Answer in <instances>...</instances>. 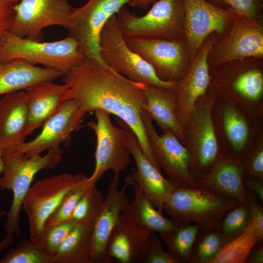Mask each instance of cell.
<instances>
[{
	"label": "cell",
	"instance_id": "cell-1",
	"mask_svg": "<svg viewBox=\"0 0 263 263\" xmlns=\"http://www.w3.org/2000/svg\"><path fill=\"white\" fill-rule=\"evenodd\" d=\"M71 98L86 113L102 109L118 117L136 134L142 151L150 163L160 168L150 148L141 112L145 97L139 83L85 59L63 75Z\"/></svg>",
	"mask_w": 263,
	"mask_h": 263
},
{
	"label": "cell",
	"instance_id": "cell-2",
	"mask_svg": "<svg viewBox=\"0 0 263 263\" xmlns=\"http://www.w3.org/2000/svg\"><path fill=\"white\" fill-rule=\"evenodd\" d=\"M240 203L201 187L176 188L165 203V212L177 227L195 224L199 229H217L223 218Z\"/></svg>",
	"mask_w": 263,
	"mask_h": 263
},
{
	"label": "cell",
	"instance_id": "cell-3",
	"mask_svg": "<svg viewBox=\"0 0 263 263\" xmlns=\"http://www.w3.org/2000/svg\"><path fill=\"white\" fill-rule=\"evenodd\" d=\"M59 147L51 149L44 155L27 156L18 152L3 156V169L0 177V190L13 192L11 206L6 212L4 225L6 233L19 235L20 214L23 201L31 186L35 175L43 169L54 168L62 159Z\"/></svg>",
	"mask_w": 263,
	"mask_h": 263
},
{
	"label": "cell",
	"instance_id": "cell-4",
	"mask_svg": "<svg viewBox=\"0 0 263 263\" xmlns=\"http://www.w3.org/2000/svg\"><path fill=\"white\" fill-rule=\"evenodd\" d=\"M20 59L63 75L85 60L76 40L71 36L57 41L42 42L7 33L0 43V63Z\"/></svg>",
	"mask_w": 263,
	"mask_h": 263
},
{
	"label": "cell",
	"instance_id": "cell-5",
	"mask_svg": "<svg viewBox=\"0 0 263 263\" xmlns=\"http://www.w3.org/2000/svg\"><path fill=\"white\" fill-rule=\"evenodd\" d=\"M99 45L101 58L114 72L135 83L174 90L176 81L161 79L152 66L128 47L118 26L116 15L111 17L102 28Z\"/></svg>",
	"mask_w": 263,
	"mask_h": 263
},
{
	"label": "cell",
	"instance_id": "cell-6",
	"mask_svg": "<svg viewBox=\"0 0 263 263\" xmlns=\"http://www.w3.org/2000/svg\"><path fill=\"white\" fill-rule=\"evenodd\" d=\"M216 96V92L209 87L198 100L184 128L185 146L189 154V171L195 180L211 169L220 154L212 117Z\"/></svg>",
	"mask_w": 263,
	"mask_h": 263
},
{
	"label": "cell",
	"instance_id": "cell-7",
	"mask_svg": "<svg viewBox=\"0 0 263 263\" xmlns=\"http://www.w3.org/2000/svg\"><path fill=\"white\" fill-rule=\"evenodd\" d=\"M183 0H158L144 15L138 17L121 8L116 14L118 26L125 38L185 37Z\"/></svg>",
	"mask_w": 263,
	"mask_h": 263
},
{
	"label": "cell",
	"instance_id": "cell-8",
	"mask_svg": "<svg viewBox=\"0 0 263 263\" xmlns=\"http://www.w3.org/2000/svg\"><path fill=\"white\" fill-rule=\"evenodd\" d=\"M129 4V0H88L83 5L73 8L67 29L78 42L85 59L112 70L100 55L99 38L109 19Z\"/></svg>",
	"mask_w": 263,
	"mask_h": 263
},
{
	"label": "cell",
	"instance_id": "cell-9",
	"mask_svg": "<svg viewBox=\"0 0 263 263\" xmlns=\"http://www.w3.org/2000/svg\"><path fill=\"white\" fill-rule=\"evenodd\" d=\"M94 112L96 121L87 123L96 137L95 167L88 177L90 184H96L109 170L113 171V178L119 179L121 173L130 164L131 155L124 129L113 124L111 114L107 111L97 109Z\"/></svg>",
	"mask_w": 263,
	"mask_h": 263
},
{
	"label": "cell",
	"instance_id": "cell-10",
	"mask_svg": "<svg viewBox=\"0 0 263 263\" xmlns=\"http://www.w3.org/2000/svg\"><path fill=\"white\" fill-rule=\"evenodd\" d=\"M262 21L249 20L236 15L230 28L216 41L209 53L210 70L234 60L263 58Z\"/></svg>",
	"mask_w": 263,
	"mask_h": 263
},
{
	"label": "cell",
	"instance_id": "cell-11",
	"mask_svg": "<svg viewBox=\"0 0 263 263\" xmlns=\"http://www.w3.org/2000/svg\"><path fill=\"white\" fill-rule=\"evenodd\" d=\"M125 40L130 49L152 66L163 80L178 81L188 69L190 60L184 38L144 37Z\"/></svg>",
	"mask_w": 263,
	"mask_h": 263
},
{
	"label": "cell",
	"instance_id": "cell-12",
	"mask_svg": "<svg viewBox=\"0 0 263 263\" xmlns=\"http://www.w3.org/2000/svg\"><path fill=\"white\" fill-rule=\"evenodd\" d=\"M142 119L153 155L160 169L176 188H197L199 186L189 171V154L186 147L171 131L159 135L152 120L143 109Z\"/></svg>",
	"mask_w": 263,
	"mask_h": 263
},
{
	"label": "cell",
	"instance_id": "cell-13",
	"mask_svg": "<svg viewBox=\"0 0 263 263\" xmlns=\"http://www.w3.org/2000/svg\"><path fill=\"white\" fill-rule=\"evenodd\" d=\"M75 183L74 176L64 173L46 177L31 186L22 205L28 221L29 239L38 240L47 219Z\"/></svg>",
	"mask_w": 263,
	"mask_h": 263
},
{
	"label": "cell",
	"instance_id": "cell-14",
	"mask_svg": "<svg viewBox=\"0 0 263 263\" xmlns=\"http://www.w3.org/2000/svg\"><path fill=\"white\" fill-rule=\"evenodd\" d=\"M72 9L68 0H20L15 7L10 32L41 41L42 30L47 27L59 25L67 29Z\"/></svg>",
	"mask_w": 263,
	"mask_h": 263
},
{
	"label": "cell",
	"instance_id": "cell-15",
	"mask_svg": "<svg viewBox=\"0 0 263 263\" xmlns=\"http://www.w3.org/2000/svg\"><path fill=\"white\" fill-rule=\"evenodd\" d=\"M185 39L190 61L206 38L215 33L222 36L230 28L236 14L230 8L205 0H183Z\"/></svg>",
	"mask_w": 263,
	"mask_h": 263
},
{
	"label": "cell",
	"instance_id": "cell-16",
	"mask_svg": "<svg viewBox=\"0 0 263 263\" xmlns=\"http://www.w3.org/2000/svg\"><path fill=\"white\" fill-rule=\"evenodd\" d=\"M263 58H249L226 63L216 69L210 86L216 92L250 102L263 94Z\"/></svg>",
	"mask_w": 263,
	"mask_h": 263
},
{
	"label": "cell",
	"instance_id": "cell-17",
	"mask_svg": "<svg viewBox=\"0 0 263 263\" xmlns=\"http://www.w3.org/2000/svg\"><path fill=\"white\" fill-rule=\"evenodd\" d=\"M218 37L213 33L206 38L190 61L184 75L176 81L173 91L176 97V114L184 129L192 116L198 100L209 88L211 75L208 56Z\"/></svg>",
	"mask_w": 263,
	"mask_h": 263
},
{
	"label": "cell",
	"instance_id": "cell-18",
	"mask_svg": "<svg viewBox=\"0 0 263 263\" xmlns=\"http://www.w3.org/2000/svg\"><path fill=\"white\" fill-rule=\"evenodd\" d=\"M86 113L74 99L66 101L43 125L40 132L25 142L16 151L27 156L41 153L70 140L71 134L81 128Z\"/></svg>",
	"mask_w": 263,
	"mask_h": 263
},
{
	"label": "cell",
	"instance_id": "cell-19",
	"mask_svg": "<svg viewBox=\"0 0 263 263\" xmlns=\"http://www.w3.org/2000/svg\"><path fill=\"white\" fill-rule=\"evenodd\" d=\"M116 123L125 131L129 150L136 165V169L130 177L139 186L156 209L163 214L165 203L176 187L147 159L132 130L119 119Z\"/></svg>",
	"mask_w": 263,
	"mask_h": 263
},
{
	"label": "cell",
	"instance_id": "cell-20",
	"mask_svg": "<svg viewBox=\"0 0 263 263\" xmlns=\"http://www.w3.org/2000/svg\"><path fill=\"white\" fill-rule=\"evenodd\" d=\"M118 180L113 177L111 180L107 194L94 221L89 245L92 263H106L108 240L122 211L129 204L126 195L129 181L126 178L125 184L119 189Z\"/></svg>",
	"mask_w": 263,
	"mask_h": 263
},
{
	"label": "cell",
	"instance_id": "cell-21",
	"mask_svg": "<svg viewBox=\"0 0 263 263\" xmlns=\"http://www.w3.org/2000/svg\"><path fill=\"white\" fill-rule=\"evenodd\" d=\"M28 121L24 90L4 94L0 98V148L3 156L16 152L25 143Z\"/></svg>",
	"mask_w": 263,
	"mask_h": 263
},
{
	"label": "cell",
	"instance_id": "cell-22",
	"mask_svg": "<svg viewBox=\"0 0 263 263\" xmlns=\"http://www.w3.org/2000/svg\"><path fill=\"white\" fill-rule=\"evenodd\" d=\"M244 177L243 163L220 153L211 169L196 180L202 188L248 204V192L244 186Z\"/></svg>",
	"mask_w": 263,
	"mask_h": 263
},
{
	"label": "cell",
	"instance_id": "cell-23",
	"mask_svg": "<svg viewBox=\"0 0 263 263\" xmlns=\"http://www.w3.org/2000/svg\"><path fill=\"white\" fill-rule=\"evenodd\" d=\"M24 91L28 99L29 113L27 135L42 127L66 101L71 99V90L65 83L44 81Z\"/></svg>",
	"mask_w": 263,
	"mask_h": 263
},
{
	"label": "cell",
	"instance_id": "cell-24",
	"mask_svg": "<svg viewBox=\"0 0 263 263\" xmlns=\"http://www.w3.org/2000/svg\"><path fill=\"white\" fill-rule=\"evenodd\" d=\"M150 235L121 213L106 244V263L112 259L121 263H140Z\"/></svg>",
	"mask_w": 263,
	"mask_h": 263
},
{
	"label": "cell",
	"instance_id": "cell-25",
	"mask_svg": "<svg viewBox=\"0 0 263 263\" xmlns=\"http://www.w3.org/2000/svg\"><path fill=\"white\" fill-rule=\"evenodd\" d=\"M145 102L143 109L163 132L169 130L186 145L184 129L179 122L176 111V97L173 91L165 88L139 83Z\"/></svg>",
	"mask_w": 263,
	"mask_h": 263
},
{
	"label": "cell",
	"instance_id": "cell-26",
	"mask_svg": "<svg viewBox=\"0 0 263 263\" xmlns=\"http://www.w3.org/2000/svg\"><path fill=\"white\" fill-rule=\"evenodd\" d=\"M63 75L55 70L36 66L20 59L0 63V95L54 80Z\"/></svg>",
	"mask_w": 263,
	"mask_h": 263
},
{
	"label": "cell",
	"instance_id": "cell-27",
	"mask_svg": "<svg viewBox=\"0 0 263 263\" xmlns=\"http://www.w3.org/2000/svg\"><path fill=\"white\" fill-rule=\"evenodd\" d=\"M127 178L133 189L134 198L122 213L137 227L149 234L153 232L160 233L176 228L170 219L164 217L156 209L135 181L129 175Z\"/></svg>",
	"mask_w": 263,
	"mask_h": 263
},
{
	"label": "cell",
	"instance_id": "cell-28",
	"mask_svg": "<svg viewBox=\"0 0 263 263\" xmlns=\"http://www.w3.org/2000/svg\"><path fill=\"white\" fill-rule=\"evenodd\" d=\"M93 222L76 224L54 256V263H92L89 245Z\"/></svg>",
	"mask_w": 263,
	"mask_h": 263
},
{
	"label": "cell",
	"instance_id": "cell-29",
	"mask_svg": "<svg viewBox=\"0 0 263 263\" xmlns=\"http://www.w3.org/2000/svg\"><path fill=\"white\" fill-rule=\"evenodd\" d=\"M258 242L251 218L245 230L225 244L209 263H245L250 250Z\"/></svg>",
	"mask_w": 263,
	"mask_h": 263
},
{
	"label": "cell",
	"instance_id": "cell-30",
	"mask_svg": "<svg viewBox=\"0 0 263 263\" xmlns=\"http://www.w3.org/2000/svg\"><path fill=\"white\" fill-rule=\"evenodd\" d=\"M199 230L195 224L160 233L161 239L168 249V253L177 263H188L190 254Z\"/></svg>",
	"mask_w": 263,
	"mask_h": 263
},
{
	"label": "cell",
	"instance_id": "cell-31",
	"mask_svg": "<svg viewBox=\"0 0 263 263\" xmlns=\"http://www.w3.org/2000/svg\"><path fill=\"white\" fill-rule=\"evenodd\" d=\"M224 130L233 151L238 154L246 146L249 136V128L242 113L233 105L226 102L223 110ZM238 161V160H237Z\"/></svg>",
	"mask_w": 263,
	"mask_h": 263
},
{
	"label": "cell",
	"instance_id": "cell-32",
	"mask_svg": "<svg viewBox=\"0 0 263 263\" xmlns=\"http://www.w3.org/2000/svg\"><path fill=\"white\" fill-rule=\"evenodd\" d=\"M225 244L226 242L218 229H199L188 263H209Z\"/></svg>",
	"mask_w": 263,
	"mask_h": 263
},
{
	"label": "cell",
	"instance_id": "cell-33",
	"mask_svg": "<svg viewBox=\"0 0 263 263\" xmlns=\"http://www.w3.org/2000/svg\"><path fill=\"white\" fill-rule=\"evenodd\" d=\"M75 183L67 192L55 211L47 219L45 225H54L70 220L78 200L90 186L88 177L82 173L74 175Z\"/></svg>",
	"mask_w": 263,
	"mask_h": 263
},
{
	"label": "cell",
	"instance_id": "cell-34",
	"mask_svg": "<svg viewBox=\"0 0 263 263\" xmlns=\"http://www.w3.org/2000/svg\"><path fill=\"white\" fill-rule=\"evenodd\" d=\"M0 263H54V259L29 239L19 242L14 247L8 248L0 259Z\"/></svg>",
	"mask_w": 263,
	"mask_h": 263
},
{
	"label": "cell",
	"instance_id": "cell-35",
	"mask_svg": "<svg viewBox=\"0 0 263 263\" xmlns=\"http://www.w3.org/2000/svg\"><path fill=\"white\" fill-rule=\"evenodd\" d=\"M104 199L96 184H90L77 203L70 220L75 224L93 222Z\"/></svg>",
	"mask_w": 263,
	"mask_h": 263
},
{
	"label": "cell",
	"instance_id": "cell-36",
	"mask_svg": "<svg viewBox=\"0 0 263 263\" xmlns=\"http://www.w3.org/2000/svg\"><path fill=\"white\" fill-rule=\"evenodd\" d=\"M250 217L249 206L244 203L239 204L226 214L217 228L226 243L245 230Z\"/></svg>",
	"mask_w": 263,
	"mask_h": 263
},
{
	"label": "cell",
	"instance_id": "cell-37",
	"mask_svg": "<svg viewBox=\"0 0 263 263\" xmlns=\"http://www.w3.org/2000/svg\"><path fill=\"white\" fill-rule=\"evenodd\" d=\"M75 224L69 220L54 225H45L36 243L43 251L54 259L59 246Z\"/></svg>",
	"mask_w": 263,
	"mask_h": 263
},
{
	"label": "cell",
	"instance_id": "cell-38",
	"mask_svg": "<svg viewBox=\"0 0 263 263\" xmlns=\"http://www.w3.org/2000/svg\"><path fill=\"white\" fill-rule=\"evenodd\" d=\"M140 263H177L162 246L161 241L156 232L149 236Z\"/></svg>",
	"mask_w": 263,
	"mask_h": 263
},
{
	"label": "cell",
	"instance_id": "cell-39",
	"mask_svg": "<svg viewBox=\"0 0 263 263\" xmlns=\"http://www.w3.org/2000/svg\"><path fill=\"white\" fill-rule=\"evenodd\" d=\"M226 3L238 16L249 20H262L263 0H226Z\"/></svg>",
	"mask_w": 263,
	"mask_h": 263
},
{
	"label": "cell",
	"instance_id": "cell-40",
	"mask_svg": "<svg viewBox=\"0 0 263 263\" xmlns=\"http://www.w3.org/2000/svg\"><path fill=\"white\" fill-rule=\"evenodd\" d=\"M244 177L263 180V144H261L243 163Z\"/></svg>",
	"mask_w": 263,
	"mask_h": 263
},
{
	"label": "cell",
	"instance_id": "cell-41",
	"mask_svg": "<svg viewBox=\"0 0 263 263\" xmlns=\"http://www.w3.org/2000/svg\"><path fill=\"white\" fill-rule=\"evenodd\" d=\"M20 0H0V43L9 32L15 13V7Z\"/></svg>",
	"mask_w": 263,
	"mask_h": 263
},
{
	"label": "cell",
	"instance_id": "cell-42",
	"mask_svg": "<svg viewBox=\"0 0 263 263\" xmlns=\"http://www.w3.org/2000/svg\"><path fill=\"white\" fill-rule=\"evenodd\" d=\"M248 191V190H247ZM248 192L247 203L250 218L254 224L258 238L257 242H263V207L257 197Z\"/></svg>",
	"mask_w": 263,
	"mask_h": 263
},
{
	"label": "cell",
	"instance_id": "cell-43",
	"mask_svg": "<svg viewBox=\"0 0 263 263\" xmlns=\"http://www.w3.org/2000/svg\"><path fill=\"white\" fill-rule=\"evenodd\" d=\"M243 183L246 189L255 195L263 204V180L244 177Z\"/></svg>",
	"mask_w": 263,
	"mask_h": 263
},
{
	"label": "cell",
	"instance_id": "cell-44",
	"mask_svg": "<svg viewBox=\"0 0 263 263\" xmlns=\"http://www.w3.org/2000/svg\"><path fill=\"white\" fill-rule=\"evenodd\" d=\"M245 263H263V242L256 243L248 254Z\"/></svg>",
	"mask_w": 263,
	"mask_h": 263
},
{
	"label": "cell",
	"instance_id": "cell-45",
	"mask_svg": "<svg viewBox=\"0 0 263 263\" xmlns=\"http://www.w3.org/2000/svg\"><path fill=\"white\" fill-rule=\"evenodd\" d=\"M157 0H129V4L133 8L146 9Z\"/></svg>",
	"mask_w": 263,
	"mask_h": 263
},
{
	"label": "cell",
	"instance_id": "cell-46",
	"mask_svg": "<svg viewBox=\"0 0 263 263\" xmlns=\"http://www.w3.org/2000/svg\"><path fill=\"white\" fill-rule=\"evenodd\" d=\"M15 241L14 235L6 233L2 240L0 239V253L7 249Z\"/></svg>",
	"mask_w": 263,
	"mask_h": 263
},
{
	"label": "cell",
	"instance_id": "cell-47",
	"mask_svg": "<svg viewBox=\"0 0 263 263\" xmlns=\"http://www.w3.org/2000/svg\"><path fill=\"white\" fill-rule=\"evenodd\" d=\"M205 0L215 6L222 7V8H228V7L226 3V0Z\"/></svg>",
	"mask_w": 263,
	"mask_h": 263
},
{
	"label": "cell",
	"instance_id": "cell-48",
	"mask_svg": "<svg viewBox=\"0 0 263 263\" xmlns=\"http://www.w3.org/2000/svg\"><path fill=\"white\" fill-rule=\"evenodd\" d=\"M3 154L2 151L0 148V174L2 172L3 169Z\"/></svg>",
	"mask_w": 263,
	"mask_h": 263
}]
</instances>
